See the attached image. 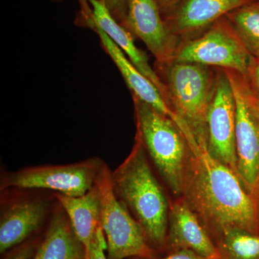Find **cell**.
<instances>
[{
  "instance_id": "cell-7",
  "label": "cell",
  "mask_w": 259,
  "mask_h": 259,
  "mask_svg": "<svg viewBox=\"0 0 259 259\" xmlns=\"http://www.w3.org/2000/svg\"><path fill=\"white\" fill-rule=\"evenodd\" d=\"M103 163L97 158L65 165H47L5 173L1 178V190H53L69 197H79L95 185Z\"/></svg>"
},
{
  "instance_id": "cell-1",
  "label": "cell",
  "mask_w": 259,
  "mask_h": 259,
  "mask_svg": "<svg viewBox=\"0 0 259 259\" xmlns=\"http://www.w3.org/2000/svg\"><path fill=\"white\" fill-rule=\"evenodd\" d=\"M180 197L212 241L230 228L259 235L258 203L236 174L210 156L207 146L190 148Z\"/></svg>"
},
{
  "instance_id": "cell-24",
  "label": "cell",
  "mask_w": 259,
  "mask_h": 259,
  "mask_svg": "<svg viewBox=\"0 0 259 259\" xmlns=\"http://www.w3.org/2000/svg\"><path fill=\"white\" fill-rule=\"evenodd\" d=\"M155 259H209L189 249H180L170 252L163 258Z\"/></svg>"
},
{
  "instance_id": "cell-10",
  "label": "cell",
  "mask_w": 259,
  "mask_h": 259,
  "mask_svg": "<svg viewBox=\"0 0 259 259\" xmlns=\"http://www.w3.org/2000/svg\"><path fill=\"white\" fill-rule=\"evenodd\" d=\"M120 25L144 42L156 59L155 67L173 61L180 41L166 28L156 0H128Z\"/></svg>"
},
{
  "instance_id": "cell-20",
  "label": "cell",
  "mask_w": 259,
  "mask_h": 259,
  "mask_svg": "<svg viewBox=\"0 0 259 259\" xmlns=\"http://www.w3.org/2000/svg\"><path fill=\"white\" fill-rule=\"evenodd\" d=\"M40 242L30 240L15 247L4 259H33Z\"/></svg>"
},
{
  "instance_id": "cell-6",
  "label": "cell",
  "mask_w": 259,
  "mask_h": 259,
  "mask_svg": "<svg viewBox=\"0 0 259 259\" xmlns=\"http://www.w3.org/2000/svg\"><path fill=\"white\" fill-rule=\"evenodd\" d=\"M254 58L224 16L198 37L181 42L173 61L231 70L246 78Z\"/></svg>"
},
{
  "instance_id": "cell-4",
  "label": "cell",
  "mask_w": 259,
  "mask_h": 259,
  "mask_svg": "<svg viewBox=\"0 0 259 259\" xmlns=\"http://www.w3.org/2000/svg\"><path fill=\"white\" fill-rule=\"evenodd\" d=\"M136 137L154 163L172 193L180 197L190 148L180 127L169 117L133 95Z\"/></svg>"
},
{
  "instance_id": "cell-17",
  "label": "cell",
  "mask_w": 259,
  "mask_h": 259,
  "mask_svg": "<svg viewBox=\"0 0 259 259\" xmlns=\"http://www.w3.org/2000/svg\"><path fill=\"white\" fill-rule=\"evenodd\" d=\"M88 251L75 235L64 209L54 215L33 259H86Z\"/></svg>"
},
{
  "instance_id": "cell-18",
  "label": "cell",
  "mask_w": 259,
  "mask_h": 259,
  "mask_svg": "<svg viewBox=\"0 0 259 259\" xmlns=\"http://www.w3.org/2000/svg\"><path fill=\"white\" fill-rule=\"evenodd\" d=\"M245 49L259 58V2L242 5L225 16Z\"/></svg>"
},
{
  "instance_id": "cell-25",
  "label": "cell",
  "mask_w": 259,
  "mask_h": 259,
  "mask_svg": "<svg viewBox=\"0 0 259 259\" xmlns=\"http://www.w3.org/2000/svg\"><path fill=\"white\" fill-rule=\"evenodd\" d=\"M242 83H243V91H244L245 98L248 102L250 110L253 112L255 117H257L259 121V100L255 98L249 90L248 85H247L245 79L242 76Z\"/></svg>"
},
{
  "instance_id": "cell-11",
  "label": "cell",
  "mask_w": 259,
  "mask_h": 259,
  "mask_svg": "<svg viewBox=\"0 0 259 259\" xmlns=\"http://www.w3.org/2000/svg\"><path fill=\"white\" fill-rule=\"evenodd\" d=\"M78 20L79 23H83L85 26L93 29L97 32L100 37L102 49L117 66L133 95L169 117L175 121L185 137H190L192 133L188 126L171 110L163 100L156 87L131 63L120 48L112 41L105 32L91 21L84 12H80Z\"/></svg>"
},
{
  "instance_id": "cell-12",
  "label": "cell",
  "mask_w": 259,
  "mask_h": 259,
  "mask_svg": "<svg viewBox=\"0 0 259 259\" xmlns=\"http://www.w3.org/2000/svg\"><path fill=\"white\" fill-rule=\"evenodd\" d=\"M252 0H182L163 18L168 31L180 42L198 37L232 10Z\"/></svg>"
},
{
  "instance_id": "cell-26",
  "label": "cell",
  "mask_w": 259,
  "mask_h": 259,
  "mask_svg": "<svg viewBox=\"0 0 259 259\" xmlns=\"http://www.w3.org/2000/svg\"><path fill=\"white\" fill-rule=\"evenodd\" d=\"M162 18H165L171 14L182 0H156Z\"/></svg>"
},
{
  "instance_id": "cell-21",
  "label": "cell",
  "mask_w": 259,
  "mask_h": 259,
  "mask_svg": "<svg viewBox=\"0 0 259 259\" xmlns=\"http://www.w3.org/2000/svg\"><path fill=\"white\" fill-rule=\"evenodd\" d=\"M105 250H107V242L101 228L97 232L90 248L87 250L89 259H108L105 254Z\"/></svg>"
},
{
  "instance_id": "cell-19",
  "label": "cell",
  "mask_w": 259,
  "mask_h": 259,
  "mask_svg": "<svg viewBox=\"0 0 259 259\" xmlns=\"http://www.w3.org/2000/svg\"><path fill=\"white\" fill-rule=\"evenodd\" d=\"M213 242L222 259H259V235L230 228Z\"/></svg>"
},
{
  "instance_id": "cell-9",
  "label": "cell",
  "mask_w": 259,
  "mask_h": 259,
  "mask_svg": "<svg viewBox=\"0 0 259 259\" xmlns=\"http://www.w3.org/2000/svg\"><path fill=\"white\" fill-rule=\"evenodd\" d=\"M225 70V69H224ZM236 102V147L238 178L259 208V121L250 110L242 75L226 70Z\"/></svg>"
},
{
  "instance_id": "cell-15",
  "label": "cell",
  "mask_w": 259,
  "mask_h": 259,
  "mask_svg": "<svg viewBox=\"0 0 259 259\" xmlns=\"http://www.w3.org/2000/svg\"><path fill=\"white\" fill-rule=\"evenodd\" d=\"M47 204L39 199H23L8 205L0 219L1 254L22 244L38 229L47 215Z\"/></svg>"
},
{
  "instance_id": "cell-8",
  "label": "cell",
  "mask_w": 259,
  "mask_h": 259,
  "mask_svg": "<svg viewBox=\"0 0 259 259\" xmlns=\"http://www.w3.org/2000/svg\"><path fill=\"white\" fill-rule=\"evenodd\" d=\"M216 69L215 90L207 119V151L238 176L236 98L226 70Z\"/></svg>"
},
{
  "instance_id": "cell-14",
  "label": "cell",
  "mask_w": 259,
  "mask_h": 259,
  "mask_svg": "<svg viewBox=\"0 0 259 259\" xmlns=\"http://www.w3.org/2000/svg\"><path fill=\"white\" fill-rule=\"evenodd\" d=\"M79 3L81 10L91 21L105 32L122 52L125 53L131 63L156 87L163 100L168 104L166 85L151 67L146 54L135 45L132 34L112 18L102 0H79Z\"/></svg>"
},
{
  "instance_id": "cell-28",
  "label": "cell",
  "mask_w": 259,
  "mask_h": 259,
  "mask_svg": "<svg viewBox=\"0 0 259 259\" xmlns=\"http://www.w3.org/2000/svg\"><path fill=\"white\" fill-rule=\"evenodd\" d=\"M256 1H258V2H259V0H256Z\"/></svg>"
},
{
  "instance_id": "cell-5",
  "label": "cell",
  "mask_w": 259,
  "mask_h": 259,
  "mask_svg": "<svg viewBox=\"0 0 259 259\" xmlns=\"http://www.w3.org/2000/svg\"><path fill=\"white\" fill-rule=\"evenodd\" d=\"M111 172L103 163L95 181L100 194L107 258H156V251L148 244L142 228L114 193Z\"/></svg>"
},
{
  "instance_id": "cell-3",
  "label": "cell",
  "mask_w": 259,
  "mask_h": 259,
  "mask_svg": "<svg viewBox=\"0 0 259 259\" xmlns=\"http://www.w3.org/2000/svg\"><path fill=\"white\" fill-rule=\"evenodd\" d=\"M166 86L168 105L188 126L199 146L207 147V115L214 97L217 69L211 66L172 61L155 67Z\"/></svg>"
},
{
  "instance_id": "cell-22",
  "label": "cell",
  "mask_w": 259,
  "mask_h": 259,
  "mask_svg": "<svg viewBox=\"0 0 259 259\" xmlns=\"http://www.w3.org/2000/svg\"><path fill=\"white\" fill-rule=\"evenodd\" d=\"M112 15L118 23H122L127 12L128 0H102Z\"/></svg>"
},
{
  "instance_id": "cell-2",
  "label": "cell",
  "mask_w": 259,
  "mask_h": 259,
  "mask_svg": "<svg viewBox=\"0 0 259 259\" xmlns=\"http://www.w3.org/2000/svg\"><path fill=\"white\" fill-rule=\"evenodd\" d=\"M111 182L116 197L142 228L150 246L156 251L166 249L169 203L136 136L128 156L111 172Z\"/></svg>"
},
{
  "instance_id": "cell-16",
  "label": "cell",
  "mask_w": 259,
  "mask_h": 259,
  "mask_svg": "<svg viewBox=\"0 0 259 259\" xmlns=\"http://www.w3.org/2000/svg\"><path fill=\"white\" fill-rule=\"evenodd\" d=\"M78 239L90 248L97 232L101 229V201L96 184L79 197L55 194Z\"/></svg>"
},
{
  "instance_id": "cell-27",
  "label": "cell",
  "mask_w": 259,
  "mask_h": 259,
  "mask_svg": "<svg viewBox=\"0 0 259 259\" xmlns=\"http://www.w3.org/2000/svg\"><path fill=\"white\" fill-rule=\"evenodd\" d=\"M86 259H89L88 254V256H87V258Z\"/></svg>"
},
{
  "instance_id": "cell-23",
  "label": "cell",
  "mask_w": 259,
  "mask_h": 259,
  "mask_svg": "<svg viewBox=\"0 0 259 259\" xmlns=\"http://www.w3.org/2000/svg\"><path fill=\"white\" fill-rule=\"evenodd\" d=\"M245 79L250 93L259 100V58H254L248 76Z\"/></svg>"
},
{
  "instance_id": "cell-13",
  "label": "cell",
  "mask_w": 259,
  "mask_h": 259,
  "mask_svg": "<svg viewBox=\"0 0 259 259\" xmlns=\"http://www.w3.org/2000/svg\"><path fill=\"white\" fill-rule=\"evenodd\" d=\"M166 249H189L209 259H222L209 233L182 197L169 203Z\"/></svg>"
}]
</instances>
